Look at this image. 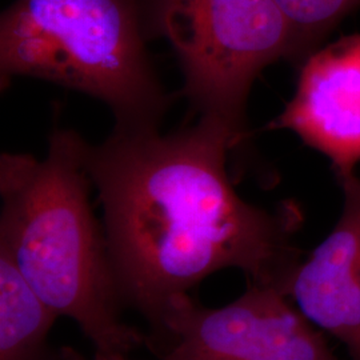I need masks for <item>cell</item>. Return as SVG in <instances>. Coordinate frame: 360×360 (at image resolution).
Instances as JSON below:
<instances>
[{
  "label": "cell",
  "mask_w": 360,
  "mask_h": 360,
  "mask_svg": "<svg viewBox=\"0 0 360 360\" xmlns=\"http://www.w3.org/2000/svg\"><path fill=\"white\" fill-rule=\"evenodd\" d=\"M153 22L176 52L183 95L199 117L247 138L245 105L269 65L294 63L295 40L275 0H153Z\"/></svg>",
  "instance_id": "4"
},
{
  "label": "cell",
  "mask_w": 360,
  "mask_h": 360,
  "mask_svg": "<svg viewBox=\"0 0 360 360\" xmlns=\"http://www.w3.org/2000/svg\"><path fill=\"white\" fill-rule=\"evenodd\" d=\"M0 74L3 87L30 77L87 94L115 129L159 127L169 104L135 0H16L1 16Z\"/></svg>",
  "instance_id": "3"
},
{
  "label": "cell",
  "mask_w": 360,
  "mask_h": 360,
  "mask_svg": "<svg viewBox=\"0 0 360 360\" xmlns=\"http://www.w3.org/2000/svg\"><path fill=\"white\" fill-rule=\"evenodd\" d=\"M240 143L199 117L184 129H115L87 146L86 167L103 207L108 252L123 303L160 334L171 303L212 274L236 269L248 283L287 287L302 252L294 202L254 206L232 186L227 160Z\"/></svg>",
  "instance_id": "1"
},
{
  "label": "cell",
  "mask_w": 360,
  "mask_h": 360,
  "mask_svg": "<svg viewBox=\"0 0 360 360\" xmlns=\"http://www.w3.org/2000/svg\"><path fill=\"white\" fill-rule=\"evenodd\" d=\"M95 360H129L123 355H112V356H96Z\"/></svg>",
  "instance_id": "10"
},
{
  "label": "cell",
  "mask_w": 360,
  "mask_h": 360,
  "mask_svg": "<svg viewBox=\"0 0 360 360\" xmlns=\"http://www.w3.org/2000/svg\"><path fill=\"white\" fill-rule=\"evenodd\" d=\"M150 347L159 360H340L282 290L252 283L218 309L174 300Z\"/></svg>",
  "instance_id": "5"
},
{
  "label": "cell",
  "mask_w": 360,
  "mask_h": 360,
  "mask_svg": "<svg viewBox=\"0 0 360 360\" xmlns=\"http://www.w3.org/2000/svg\"><path fill=\"white\" fill-rule=\"evenodd\" d=\"M292 99L266 129H290L330 159L336 179L360 162V34L318 49L299 67Z\"/></svg>",
  "instance_id": "6"
},
{
  "label": "cell",
  "mask_w": 360,
  "mask_h": 360,
  "mask_svg": "<svg viewBox=\"0 0 360 360\" xmlns=\"http://www.w3.org/2000/svg\"><path fill=\"white\" fill-rule=\"evenodd\" d=\"M58 318L0 251V360H52L49 334Z\"/></svg>",
  "instance_id": "8"
},
{
  "label": "cell",
  "mask_w": 360,
  "mask_h": 360,
  "mask_svg": "<svg viewBox=\"0 0 360 360\" xmlns=\"http://www.w3.org/2000/svg\"><path fill=\"white\" fill-rule=\"evenodd\" d=\"M294 32L295 60L299 65L322 47L324 38L347 15L360 7V0H275Z\"/></svg>",
  "instance_id": "9"
},
{
  "label": "cell",
  "mask_w": 360,
  "mask_h": 360,
  "mask_svg": "<svg viewBox=\"0 0 360 360\" xmlns=\"http://www.w3.org/2000/svg\"><path fill=\"white\" fill-rule=\"evenodd\" d=\"M343 210L333 231L291 275L287 296L318 328L360 360V178L338 179Z\"/></svg>",
  "instance_id": "7"
},
{
  "label": "cell",
  "mask_w": 360,
  "mask_h": 360,
  "mask_svg": "<svg viewBox=\"0 0 360 360\" xmlns=\"http://www.w3.org/2000/svg\"><path fill=\"white\" fill-rule=\"evenodd\" d=\"M89 143L55 129L44 159L0 158V251L60 318L77 323L96 356H127L147 336L122 318L123 299L103 224L90 203Z\"/></svg>",
  "instance_id": "2"
}]
</instances>
